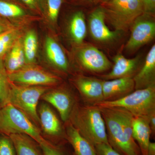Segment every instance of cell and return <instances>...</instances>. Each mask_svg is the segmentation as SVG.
Here are the masks:
<instances>
[{"label":"cell","instance_id":"obj_1","mask_svg":"<svg viewBox=\"0 0 155 155\" xmlns=\"http://www.w3.org/2000/svg\"><path fill=\"white\" fill-rule=\"evenodd\" d=\"M100 109L110 145L122 155H141L139 147L133 137V115L123 108Z\"/></svg>","mask_w":155,"mask_h":155},{"label":"cell","instance_id":"obj_2","mask_svg":"<svg viewBox=\"0 0 155 155\" xmlns=\"http://www.w3.org/2000/svg\"><path fill=\"white\" fill-rule=\"evenodd\" d=\"M68 121L94 146L101 143L109 144L104 121L97 106L75 105Z\"/></svg>","mask_w":155,"mask_h":155},{"label":"cell","instance_id":"obj_3","mask_svg":"<svg viewBox=\"0 0 155 155\" xmlns=\"http://www.w3.org/2000/svg\"><path fill=\"white\" fill-rule=\"evenodd\" d=\"M99 108H123L134 117L149 118L155 114V86L135 90L114 101H104L94 105Z\"/></svg>","mask_w":155,"mask_h":155},{"label":"cell","instance_id":"obj_4","mask_svg":"<svg viewBox=\"0 0 155 155\" xmlns=\"http://www.w3.org/2000/svg\"><path fill=\"white\" fill-rule=\"evenodd\" d=\"M0 134H25L39 145L48 142L28 116L10 104L0 108Z\"/></svg>","mask_w":155,"mask_h":155},{"label":"cell","instance_id":"obj_5","mask_svg":"<svg viewBox=\"0 0 155 155\" xmlns=\"http://www.w3.org/2000/svg\"><path fill=\"white\" fill-rule=\"evenodd\" d=\"M106 20L122 32L130 28L134 20L143 14L140 0H110L101 4Z\"/></svg>","mask_w":155,"mask_h":155},{"label":"cell","instance_id":"obj_6","mask_svg":"<svg viewBox=\"0 0 155 155\" xmlns=\"http://www.w3.org/2000/svg\"><path fill=\"white\" fill-rule=\"evenodd\" d=\"M49 87L26 86L11 82L8 104L24 113L35 123H40L37 111L39 100Z\"/></svg>","mask_w":155,"mask_h":155},{"label":"cell","instance_id":"obj_7","mask_svg":"<svg viewBox=\"0 0 155 155\" xmlns=\"http://www.w3.org/2000/svg\"><path fill=\"white\" fill-rule=\"evenodd\" d=\"M12 83L26 86H51L60 83V78L36 64H26L21 69L8 74Z\"/></svg>","mask_w":155,"mask_h":155},{"label":"cell","instance_id":"obj_8","mask_svg":"<svg viewBox=\"0 0 155 155\" xmlns=\"http://www.w3.org/2000/svg\"><path fill=\"white\" fill-rule=\"evenodd\" d=\"M130 28L131 33L125 49L133 52L154 38L155 19L153 15L143 13L134 20Z\"/></svg>","mask_w":155,"mask_h":155},{"label":"cell","instance_id":"obj_9","mask_svg":"<svg viewBox=\"0 0 155 155\" xmlns=\"http://www.w3.org/2000/svg\"><path fill=\"white\" fill-rule=\"evenodd\" d=\"M77 47L75 56L78 62L84 69L89 72L99 73L110 69V61L97 48L83 44Z\"/></svg>","mask_w":155,"mask_h":155},{"label":"cell","instance_id":"obj_10","mask_svg":"<svg viewBox=\"0 0 155 155\" xmlns=\"http://www.w3.org/2000/svg\"><path fill=\"white\" fill-rule=\"evenodd\" d=\"M106 17L101 7L92 12L88 19V27L92 38L101 43H110L116 41L121 32L109 29L105 23Z\"/></svg>","mask_w":155,"mask_h":155},{"label":"cell","instance_id":"obj_11","mask_svg":"<svg viewBox=\"0 0 155 155\" xmlns=\"http://www.w3.org/2000/svg\"><path fill=\"white\" fill-rule=\"evenodd\" d=\"M41 98L57 109L63 121L69 120L74 104L72 95L68 91L60 88L48 91Z\"/></svg>","mask_w":155,"mask_h":155},{"label":"cell","instance_id":"obj_12","mask_svg":"<svg viewBox=\"0 0 155 155\" xmlns=\"http://www.w3.org/2000/svg\"><path fill=\"white\" fill-rule=\"evenodd\" d=\"M114 65L112 70L104 76L107 80L122 78H133L139 71L141 63L140 56L127 58L120 53L117 54L113 59Z\"/></svg>","mask_w":155,"mask_h":155},{"label":"cell","instance_id":"obj_13","mask_svg":"<svg viewBox=\"0 0 155 155\" xmlns=\"http://www.w3.org/2000/svg\"><path fill=\"white\" fill-rule=\"evenodd\" d=\"M103 80L95 78L80 76L75 85L84 99L89 104L95 105L104 101Z\"/></svg>","mask_w":155,"mask_h":155},{"label":"cell","instance_id":"obj_14","mask_svg":"<svg viewBox=\"0 0 155 155\" xmlns=\"http://www.w3.org/2000/svg\"><path fill=\"white\" fill-rule=\"evenodd\" d=\"M44 52L46 60L52 67L62 72L69 70V62L66 54L59 42L52 36L48 35L45 38Z\"/></svg>","mask_w":155,"mask_h":155},{"label":"cell","instance_id":"obj_15","mask_svg":"<svg viewBox=\"0 0 155 155\" xmlns=\"http://www.w3.org/2000/svg\"><path fill=\"white\" fill-rule=\"evenodd\" d=\"M103 89L104 101L119 99L134 91V81L130 77L103 80Z\"/></svg>","mask_w":155,"mask_h":155},{"label":"cell","instance_id":"obj_16","mask_svg":"<svg viewBox=\"0 0 155 155\" xmlns=\"http://www.w3.org/2000/svg\"><path fill=\"white\" fill-rule=\"evenodd\" d=\"M135 90L155 86V45L147 54L143 66L133 78Z\"/></svg>","mask_w":155,"mask_h":155},{"label":"cell","instance_id":"obj_17","mask_svg":"<svg viewBox=\"0 0 155 155\" xmlns=\"http://www.w3.org/2000/svg\"><path fill=\"white\" fill-rule=\"evenodd\" d=\"M132 130L134 138L137 142L141 155H147L151 134L149 118L134 116Z\"/></svg>","mask_w":155,"mask_h":155},{"label":"cell","instance_id":"obj_18","mask_svg":"<svg viewBox=\"0 0 155 155\" xmlns=\"http://www.w3.org/2000/svg\"><path fill=\"white\" fill-rule=\"evenodd\" d=\"M38 113L40 123L44 132L51 136L61 135L62 132L61 122L49 106L47 104H41Z\"/></svg>","mask_w":155,"mask_h":155},{"label":"cell","instance_id":"obj_19","mask_svg":"<svg viewBox=\"0 0 155 155\" xmlns=\"http://www.w3.org/2000/svg\"><path fill=\"white\" fill-rule=\"evenodd\" d=\"M66 132L67 139L72 145L75 155H97L93 145L77 129L67 121Z\"/></svg>","mask_w":155,"mask_h":155},{"label":"cell","instance_id":"obj_20","mask_svg":"<svg viewBox=\"0 0 155 155\" xmlns=\"http://www.w3.org/2000/svg\"><path fill=\"white\" fill-rule=\"evenodd\" d=\"M23 36L17 40L3 59L8 74L18 71L26 65L22 43Z\"/></svg>","mask_w":155,"mask_h":155},{"label":"cell","instance_id":"obj_21","mask_svg":"<svg viewBox=\"0 0 155 155\" xmlns=\"http://www.w3.org/2000/svg\"><path fill=\"white\" fill-rule=\"evenodd\" d=\"M87 31L84 14L82 11H78L72 15L68 23V33L70 40L77 46L82 45Z\"/></svg>","mask_w":155,"mask_h":155},{"label":"cell","instance_id":"obj_22","mask_svg":"<svg viewBox=\"0 0 155 155\" xmlns=\"http://www.w3.org/2000/svg\"><path fill=\"white\" fill-rule=\"evenodd\" d=\"M15 147L17 155H41L34 140L24 134L9 136Z\"/></svg>","mask_w":155,"mask_h":155},{"label":"cell","instance_id":"obj_23","mask_svg":"<svg viewBox=\"0 0 155 155\" xmlns=\"http://www.w3.org/2000/svg\"><path fill=\"white\" fill-rule=\"evenodd\" d=\"M24 27L22 25L0 34V59L3 60L17 40L23 35Z\"/></svg>","mask_w":155,"mask_h":155},{"label":"cell","instance_id":"obj_24","mask_svg":"<svg viewBox=\"0 0 155 155\" xmlns=\"http://www.w3.org/2000/svg\"><path fill=\"white\" fill-rule=\"evenodd\" d=\"M22 43L26 64H36L38 41L35 31H27L23 35Z\"/></svg>","mask_w":155,"mask_h":155},{"label":"cell","instance_id":"obj_25","mask_svg":"<svg viewBox=\"0 0 155 155\" xmlns=\"http://www.w3.org/2000/svg\"><path fill=\"white\" fill-rule=\"evenodd\" d=\"M26 13L19 6L4 0H0V17L9 20L20 19L25 17Z\"/></svg>","mask_w":155,"mask_h":155},{"label":"cell","instance_id":"obj_26","mask_svg":"<svg viewBox=\"0 0 155 155\" xmlns=\"http://www.w3.org/2000/svg\"><path fill=\"white\" fill-rule=\"evenodd\" d=\"M10 83L3 60L0 59V108L8 104Z\"/></svg>","mask_w":155,"mask_h":155},{"label":"cell","instance_id":"obj_27","mask_svg":"<svg viewBox=\"0 0 155 155\" xmlns=\"http://www.w3.org/2000/svg\"><path fill=\"white\" fill-rule=\"evenodd\" d=\"M47 17L50 24L56 25L63 0H47Z\"/></svg>","mask_w":155,"mask_h":155},{"label":"cell","instance_id":"obj_28","mask_svg":"<svg viewBox=\"0 0 155 155\" xmlns=\"http://www.w3.org/2000/svg\"><path fill=\"white\" fill-rule=\"evenodd\" d=\"M0 155H17L11 138L2 134H0Z\"/></svg>","mask_w":155,"mask_h":155},{"label":"cell","instance_id":"obj_29","mask_svg":"<svg viewBox=\"0 0 155 155\" xmlns=\"http://www.w3.org/2000/svg\"><path fill=\"white\" fill-rule=\"evenodd\" d=\"M97 155H122L115 150L109 144L99 143L94 146Z\"/></svg>","mask_w":155,"mask_h":155},{"label":"cell","instance_id":"obj_30","mask_svg":"<svg viewBox=\"0 0 155 155\" xmlns=\"http://www.w3.org/2000/svg\"><path fill=\"white\" fill-rule=\"evenodd\" d=\"M39 146L43 155H63L59 150L49 143H42L39 144Z\"/></svg>","mask_w":155,"mask_h":155},{"label":"cell","instance_id":"obj_31","mask_svg":"<svg viewBox=\"0 0 155 155\" xmlns=\"http://www.w3.org/2000/svg\"><path fill=\"white\" fill-rule=\"evenodd\" d=\"M143 13L153 16L155 11V0H140Z\"/></svg>","mask_w":155,"mask_h":155},{"label":"cell","instance_id":"obj_32","mask_svg":"<svg viewBox=\"0 0 155 155\" xmlns=\"http://www.w3.org/2000/svg\"><path fill=\"white\" fill-rule=\"evenodd\" d=\"M18 25H20L13 23L10 20L0 17V34Z\"/></svg>","mask_w":155,"mask_h":155},{"label":"cell","instance_id":"obj_33","mask_svg":"<svg viewBox=\"0 0 155 155\" xmlns=\"http://www.w3.org/2000/svg\"><path fill=\"white\" fill-rule=\"evenodd\" d=\"M26 5L32 9H37L38 7V0H20Z\"/></svg>","mask_w":155,"mask_h":155},{"label":"cell","instance_id":"obj_34","mask_svg":"<svg viewBox=\"0 0 155 155\" xmlns=\"http://www.w3.org/2000/svg\"><path fill=\"white\" fill-rule=\"evenodd\" d=\"M149 125L150 127L151 134H155V114H153L149 118Z\"/></svg>","mask_w":155,"mask_h":155},{"label":"cell","instance_id":"obj_35","mask_svg":"<svg viewBox=\"0 0 155 155\" xmlns=\"http://www.w3.org/2000/svg\"><path fill=\"white\" fill-rule=\"evenodd\" d=\"M147 155H155V143L150 142L148 150Z\"/></svg>","mask_w":155,"mask_h":155},{"label":"cell","instance_id":"obj_36","mask_svg":"<svg viewBox=\"0 0 155 155\" xmlns=\"http://www.w3.org/2000/svg\"><path fill=\"white\" fill-rule=\"evenodd\" d=\"M95 4H102L103 3L106 2H107L108 1H110V0H93Z\"/></svg>","mask_w":155,"mask_h":155}]
</instances>
